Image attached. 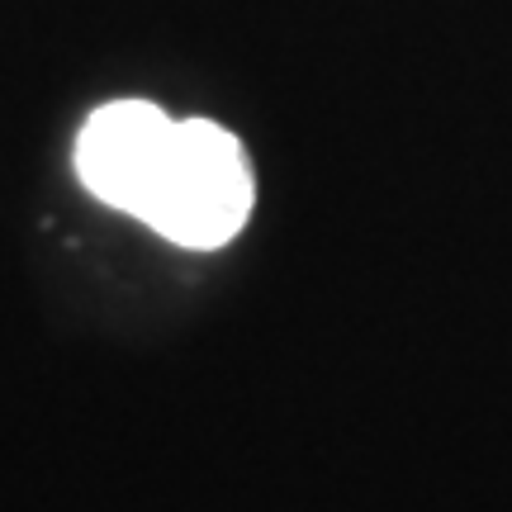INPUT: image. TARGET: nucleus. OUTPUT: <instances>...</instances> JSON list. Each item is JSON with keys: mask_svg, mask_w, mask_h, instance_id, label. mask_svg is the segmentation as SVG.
<instances>
[{"mask_svg": "<svg viewBox=\"0 0 512 512\" xmlns=\"http://www.w3.org/2000/svg\"><path fill=\"white\" fill-rule=\"evenodd\" d=\"M256 209V171L233 128L219 119H171L147 166L143 195L128 219L185 252H219Z\"/></svg>", "mask_w": 512, "mask_h": 512, "instance_id": "f257e3e1", "label": "nucleus"}, {"mask_svg": "<svg viewBox=\"0 0 512 512\" xmlns=\"http://www.w3.org/2000/svg\"><path fill=\"white\" fill-rule=\"evenodd\" d=\"M171 119L176 114H166L162 105L138 100V95L95 105L86 114V124L76 128L72 147L76 181L86 185V195L114 214H133V204L143 195L147 166L157 157Z\"/></svg>", "mask_w": 512, "mask_h": 512, "instance_id": "f03ea898", "label": "nucleus"}]
</instances>
